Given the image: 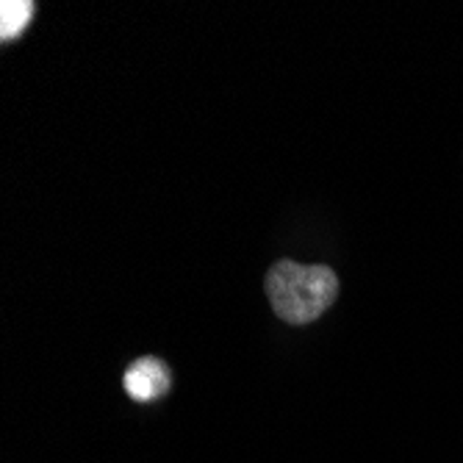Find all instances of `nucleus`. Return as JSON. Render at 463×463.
Returning a JSON list of instances; mask_svg holds the SVG:
<instances>
[{
    "mask_svg": "<svg viewBox=\"0 0 463 463\" xmlns=\"http://www.w3.org/2000/svg\"><path fill=\"white\" fill-rule=\"evenodd\" d=\"M267 298L275 314L288 325H308L319 319L339 294V278L330 267L278 261L267 272Z\"/></svg>",
    "mask_w": 463,
    "mask_h": 463,
    "instance_id": "obj_1",
    "label": "nucleus"
},
{
    "mask_svg": "<svg viewBox=\"0 0 463 463\" xmlns=\"http://www.w3.org/2000/svg\"><path fill=\"white\" fill-rule=\"evenodd\" d=\"M122 386H125V394H128L134 402H153V400H158L170 392L173 372L161 358L147 355V358H139L125 369Z\"/></svg>",
    "mask_w": 463,
    "mask_h": 463,
    "instance_id": "obj_2",
    "label": "nucleus"
},
{
    "mask_svg": "<svg viewBox=\"0 0 463 463\" xmlns=\"http://www.w3.org/2000/svg\"><path fill=\"white\" fill-rule=\"evenodd\" d=\"M33 17V4L31 0H4L0 4V39L9 42L25 31V25Z\"/></svg>",
    "mask_w": 463,
    "mask_h": 463,
    "instance_id": "obj_3",
    "label": "nucleus"
}]
</instances>
